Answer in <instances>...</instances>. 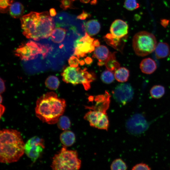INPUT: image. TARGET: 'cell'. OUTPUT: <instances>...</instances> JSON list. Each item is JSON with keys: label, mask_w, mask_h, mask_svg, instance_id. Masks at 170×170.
<instances>
[{"label": "cell", "mask_w": 170, "mask_h": 170, "mask_svg": "<svg viewBox=\"0 0 170 170\" xmlns=\"http://www.w3.org/2000/svg\"><path fill=\"white\" fill-rule=\"evenodd\" d=\"M49 13L31 12L22 16L20 20L23 34L35 41L47 38L54 29V21Z\"/></svg>", "instance_id": "6da1fadb"}, {"label": "cell", "mask_w": 170, "mask_h": 170, "mask_svg": "<svg viewBox=\"0 0 170 170\" xmlns=\"http://www.w3.org/2000/svg\"><path fill=\"white\" fill-rule=\"evenodd\" d=\"M66 106L65 99L59 98L53 92L47 93L37 99L35 114L42 122L54 124L64 113Z\"/></svg>", "instance_id": "7a4b0ae2"}, {"label": "cell", "mask_w": 170, "mask_h": 170, "mask_svg": "<svg viewBox=\"0 0 170 170\" xmlns=\"http://www.w3.org/2000/svg\"><path fill=\"white\" fill-rule=\"evenodd\" d=\"M25 144L19 132L3 129L0 132V162L9 163L18 161L24 153Z\"/></svg>", "instance_id": "3957f363"}, {"label": "cell", "mask_w": 170, "mask_h": 170, "mask_svg": "<svg viewBox=\"0 0 170 170\" xmlns=\"http://www.w3.org/2000/svg\"><path fill=\"white\" fill-rule=\"evenodd\" d=\"M63 146L53 158L50 166L54 170H78L81 166V161L76 150H69Z\"/></svg>", "instance_id": "277c9868"}, {"label": "cell", "mask_w": 170, "mask_h": 170, "mask_svg": "<svg viewBox=\"0 0 170 170\" xmlns=\"http://www.w3.org/2000/svg\"><path fill=\"white\" fill-rule=\"evenodd\" d=\"M157 45L155 36L146 31L136 33L133 36L132 46L136 54L139 56H144L155 50Z\"/></svg>", "instance_id": "5b68a950"}, {"label": "cell", "mask_w": 170, "mask_h": 170, "mask_svg": "<svg viewBox=\"0 0 170 170\" xmlns=\"http://www.w3.org/2000/svg\"><path fill=\"white\" fill-rule=\"evenodd\" d=\"M63 81L73 85L82 84L85 90L90 88V82L94 77L85 69L81 70L79 67L71 66L66 67L61 74Z\"/></svg>", "instance_id": "8992f818"}, {"label": "cell", "mask_w": 170, "mask_h": 170, "mask_svg": "<svg viewBox=\"0 0 170 170\" xmlns=\"http://www.w3.org/2000/svg\"><path fill=\"white\" fill-rule=\"evenodd\" d=\"M48 50L47 47L32 41L20 46L15 51V54L21 59L30 60L36 58L39 54L45 56Z\"/></svg>", "instance_id": "52a82bcc"}, {"label": "cell", "mask_w": 170, "mask_h": 170, "mask_svg": "<svg viewBox=\"0 0 170 170\" xmlns=\"http://www.w3.org/2000/svg\"><path fill=\"white\" fill-rule=\"evenodd\" d=\"M44 148V140L35 136L28 139L25 143L24 153L34 162L40 156Z\"/></svg>", "instance_id": "ba28073f"}, {"label": "cell", "mask_w": 170, "mask_h": 170, "mask_svg": "<svg viewBox=\"0 0 170 170\" xmlns=\"http://www.w3.org/2000/svg\"><path fill=\"white\" fill-rule=\"evenodd\" d=\"M84 119L88 121L91 126L107 131L109 126L108 116L105 112L90 110L86 113Z\"/></svg>", "instance_id": "9c48e42d"}, {"label": "cell", "mask_w": 170, "mask_h": 170, "mask_svg": "<svg viewBox=\"0 0 170 170\" xmlns=\"http://www.w3.org/2000/svg\"><path fill=\"white\" fill-rule=\"evenodd\" d=\"M113 97L117 102L125 105L132 99L133 91L128 83H121L118 85L112 92Z\"/></svg>", "instance_id": "30bf717a"}, {"label": "cell", "mask_w": 170, "mask_h": 170, "mask_svg": "<svg viewBox=\"0 0 170 170\" xmlns=\"http://www.w3.org/2000/svg\"><path fill=\"white\" fill-rule=\"evenodd\" d=\"M94 39L90 37L86 32L85 35L75 42L74 54L78 58L83 57L88 53L94 50L95 46L93 44Z\"/></svg>", "instance_id": "8fae6325"}, {"label": "cell", "mask_w": 170, "mask_h": 170, "mask_svg": "<svg viewBox=\"0 0 170 170\" xmlns=\"http://www.w3.org/2000/svg\"><path fill=\"white\" fill-rule=\"evenodd\" d=\"M126 128L128 131L133 134H138L144 131L147 127L146 120L142 115H133L127 121Z\"/></svg>", "instance_id": "7c38bea8"}, {"label": "cell", "mask_w": 170, "mask_h": 170, "mask_svg": "<svg viewBox=\"0 0 170 170\" xmlns=\"http://www.w3.org/2000/svg\"><path fill=\"white\" fill-rule=\"evenodd\" d=\"M128 26L126 22L120 19H117L112 23L110 31L114 37L122 38L126 37L128 34Z\"/></svg>", "instance_id": "4fadbf2b"}, {"label": "cell", "mask_w": 170, "mask_h": 170, "mask_svg": "<svg viewBox=\"0 0 170 170\" xmlns=\"http://www.w3.org/2000/svg\"><path fill=\"white\" fill-rule=\"evenodd\" d=\"M110 96L107 92H105L103 95L96 96L95 99L96 102L95 105L88 108L93 110H99L106 112L109 107Z\"/></svg>", "instance_id": "5bb4252c"}, {"label": "cell", "mask_w": 170, "mask_h": 170, "mask_svg": "<svg viewBox=\"0 0 170 170\" xmlns=\"http://www.w3.org/2000/svg\"><path fill=\"white\" fill-rule=\"evenodd\" d=\"M111 54L107 47L104 45L97 47L94 50V55L98 60L99 66L105 65Z\"/></svg>", "instance_id": "9a60e30c"}, {"label": "cell", "mask_w": 170, "mask_h": 170, "mask_svg": "<svg viewBox=\"0 0 170 170\" xmlns=\"http://www.w3.org/2000/svg\"><path fill=\"white\" fill-rule=\"evenodd\" d=\"M157 66L155 61L150 58L143 59L139 64V68L143 73L150 74L156 70Z\"/></svg>", "instance_id": "2e32d148"}, {"label": "cell", "mask_w": 170, "mask_h": 170, "mask_svg": "<svg viewBox=\"0 0 170 170\" xmlns=\"http://www.w3.org/2000/svg\"><path fill=\"white\" fill-rule=\"evenodd\" d=\"M122 38L115 37L111 33L107 34L104 37V39L108 44L120 51L122 49L124 45Z\"/></svg>", "instance_id": "e0dca14e"}, {"label": "cell", "mask_w": 170, "mask_h": 170, "mask_svg": "<svg viewBox=\"0 0 170 170\" xmlns=\"http://www.w3.org/2000/svg\"><path fill=\"white\" fill-rule=\"evenodd\" d=\"M154 51L156 57L158 59L165 58L170 54L169 46L166 42L158 43L157 44Z\"/></svg>", "instance_id": "ac0fdd59"}, {"label": "cell", "mask_w": 170, "mask_h": 170, "mask_svg": "<svg viewBox=\"0 0 170 170\" xmlns=\"http://www.w3.org/2000/svg\"><path fill=\"white\" fill-rule=\"evenodd\" d=\"M60 140L63 146H70L75 143L76 137L75 134L72 131L65 130L61 133L60 137Z\"/></svg>", "instance_id": "d6986e66"}, {"label": "cell", "mask_w": 170, "mask_h": 170, "mask_svg": "<svg viewBox=\"0 0 170 170\" xmlns=\"http://www.w3.org/2000/svg\"><path fill=\"white\" fill-rule=\"evenodd\" d=\"M100 25L98 20H92L86 23L85 28L87 33L89 36H94L97 34L100 29Z\"/></svg>", "instance_id": "ffe728a7"}, {"label": "cell", "mask_w": 170, "mask_h": 170, "mask_svg": "<svg viewBox=\"0 0 170 170\" xmlns=\"http://www.w3.org/2000/svg\"><path fill=\"white\" fill-rule=\"evenodd\" d=\"M9 13L13 18L16 19L22 16L24 12V8L23 5L19 2L13 3L9 9Z\"/></svg>", "instance_id": "44dd1931"}, {"label": "cell", "mask_w": 170, "mask_h": 170, "mask_svg": "<svg viewBox=\"0 0 170 170\" xmlns=\"http://www.w3.org/2000/svg\"><path fill=\"white\" fill-rule=\"evenodd\" d=\"M66 33L64 28L58 27L54 29L51 35V40L54 43H59L64 40Z\"/></svg>", "instance_id": "7402d4cb"}, {"label": "cell", "mask_w": 170, "mask_h": 170, "mask_svg": "<svg viewBox=\"0 0 170 170\" xmlns=\"http://www.w3.org/2000/svg\"><path fill=\"white\" fill-rule=\"evenodd\" d=\"M129 76V70L126 68L122 67L115 71L114 73L115 78L119 82H124L128 80Z\"/></svg>", "instance_id": "603a6c76"}, {"label": "cell", "mask_w": 170, "mask_h": 170, "mask_svg": "<svg viewBox=\"0 0 170 170\" xmlns=\"http://www.w3.org/2000/svg\"><path fill=\"white\" fill-rule=\"evenodd\" d=\"M164 87L161 85H155L153 86L150 90L151 97L156 99L161 98L164 94Z\"/></svg>", "instance_id": "cb8c5ba5"}, {"label": "cell", "mask_w": 170, "mask_h": 170, "mask_svg": "<svg viewBox=\"0 0 170 170\" xmlns=\"http://www.w3.org/2000/svg\"><path fill=\"white\" fill-rule=\"evenodd\" d=\"M45 84L48 88L55 90L58 88L60 85V81L56 76H50L46 79Z\"/></svg>", "instance_id": "d4e9b609"}, {"label": "cell", "mask_w": 170, "mask_h": 170, "mask_svg": "<svg viewBox=\"0 0 170 170\" xmlns=\"http://www.w3.org/2000/svg\"><path fill=\"white\" fill-rule=\"evenodd\" d=\"M57 123L58 128L63 130H67L71 125L69 118L66 116L62 115L60 117Z\"/></svg>", "instance_id": "484cf974"}, {"label": "cell", "mask_w": 170, "mask_h": 170, "mask_svg": "<svg viewBox=\"0 0 170 170\" xmlns=\"http://www.w3.org/2000/svg\"><path fill=\"white\" fill-rule=\"evenodd\" d=\"M107 69L112 72L119 68L120 65L116 60L115 54H112L110 57L105 64Z\"/></svg>", "instance_id": "4316f807"}, {"label": "cell", "mask_w": 170, "mask_h": 170, "mask_svg": "<svg viewBox=\"0 0 170 170\" xmlns=\"http://www.w3.org/2000/svg\"><path fill=\"white\" fill-rule=\"evenodd\" d=\"M115 78L113 72L108 70L104 71L101 76L102 81L106 84L112 83L114 81Z\"/></svg>", "instance_id": "83f0119b"}, {"label": "cell", "mask_w": 170, "mask_h": 170, "mask_svg": "<svg viewBox=\"0 0 170 170\" xmlns=\"http://www.w3.org/2000/svg\"><path fill=\"white\" fill-rule=\"evenodd\" d=\"M110 167L112 170H125L127 168V167L125 162L120 158L114 160L112 163Z\"/></svg>", "instance_id": "f1b7e54d"}, {"label": "cell", "mask_w": 170, "mask_h": 170, "mask_svg": "<svg viewBox=\"0 0 170 170\" xmlns=\"http://www.w3.org/2000/svg\"><path fill=\"white\" fill-rule=\"evenodd\" d=\"M13 2V0H0L1 12L5 13L8 11Z\"/></svg>", "instance_id": "f546056e"}, {"label": "cell", "mask_w": 170, "mask_h": 170, "mask_svg": "<svg viewBox=\"0 0 170 170\" xmlns=\"http://www.w3.org/2000/svg\"><path fill=\"white\" fill-rule=\"evenodd\" d=\"M124 7L128 10L133 11L138 8L139 5L136 0H125Z\"/></svg>", "instance_id": "4dcf8cb0"}, {"label": "cell", "mask_w": 170, "mask_h": 170, "mask_svg": "<svg viewBox=\"0 0 170 170\" xmlns=\"http://www.w3.org/2000/svg\"><path fill=\"white\" fill-rule=\"evenodd\" d=\"M72 0H61L60 7L64 10L70 8L72 7Z\"/></svg>", "instance_id": "1f68e13d"}, {"label": "cell", "mask_w": 170, "mask_h": 170, "mask_svg": "<svg viewBox=\"0 0 170 170\" xmlns=\"http://www.w3.org/2000/svg\"><path fill=\"white\" fill-rule=\"evenodd\" d=\"M68 62L70 66L75 67H77L80 63L77 58L74 56L71 57L69 59Z\"/></svg>", "instance_id": "d6a6232c"}, {"label": "cell", "mask_w": 170, "mask_h": 170, "mask_svg": "<svg viewBox=\"0 0 170 170\" xmlns=\"http://www.w3.org/2000/svg\"><path fill=\"white\" fill-rule=\"evenodd\" d=\"M150 167L147 164L144 163H140L136 165L133 167L132 170H150Z\"/></svg>", "instance_id": "836d02e7"}, {"label": "cell", "mask_w": 170, "mask_h": 170, "mask_svg": "<svg viewBox=\"0 0 170 170\" xmlns=\"http://www.w3.org/2000/svg\"><path fill=\"white\" fill-rule=\"evenodd\" d=\"M90 15L86 12L83 11L82 13L77 16V18L78 19L83 20L90 17Z\"/></svg>", "instance_id": "e575fe53"}, {"label": "cell", "mask_w": 170, "mask_h": 170, "mask_svg": "<svg viewBox=\"0 0 170 170\" xmlns=\"http://www.w3.org/2000/svg\"><path fill=\"white\" fill-rule=\"evenodd\" d=\"M5 88L4 82L1 78H0V93L2 94L5 90Z\"/></svg>", "instance_id": "d590c367"}, {"label": "cell", "mask_w": 170, "mask_h": 170, "mask_svg": "<svg viewBox=\"0 0 170 170\" xmlns=\"http://www.w3.org/2000/svg\"><path fill=\"white\" fill-rule=\"evenodd\" d=\"M169 20L166 19H163L161 21V24L164 27L166 26L168 24Z\"/></svg>", "instance_id": "8d00e7d4"}, {"label": "cell", "mask_w": 170, "mask_h": 170, "mask_svg": "<svg viewBox=\"0 0 170 170\" xmlns=\"http://www.w3.org/2000/svg\"><path fill=\"white\" fill-rule=\"evenodd\" d=\"M49 14L51 16H54L56 14L55 10L54 8H51L49 10Z\"/></svg>", "instance_id": "74e56055"}, {"label": "cell", "mask_w": 170, "mask_h": 170, "mask_svg": "<svg viewBox=\"0 0 170 170\" xmlns=\"http://www.w3.org/2000/svg\"><path fill=\"white\" fill-rule=\"evenodd\" d=\"M5 110V107H4L1 104H0V116H1L2 114H3Z\"/></svg>", "instance_id": "f35d334b"}, {"label": "cell", "mask_w": 170, "mask_h": 170, "mask_svg": "<svg viewBox=\"0 0 170 170\" xmlns=\"http://www.w3.org/2000/svg\"><path fill=\"white\" fill-rule=\"evenodd\" d=\"M93 44L96 47L99 46V42L98 40H96L94 41Z\"/></svg>", "instance_id": "ab89813d"}, {"label": "cell", "mask_w": 170, "mask_h": 170, "mask_svg": "<svg viewBox=\"0 0 170 170\" xmlns=\"http://www.w3.org/2000/svg\"><path fill=\"white\" fill-rule=\"evenodd\" d=\"M73 1H74L75 0H72ZM81 1H82L83 2L85 3H87L89 1V0H81Z\"/></svg>", "instance_id": "60d3db41"}]
</instances>
